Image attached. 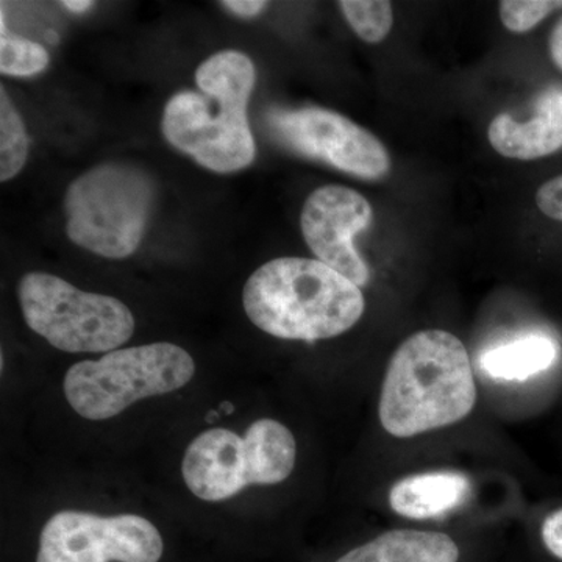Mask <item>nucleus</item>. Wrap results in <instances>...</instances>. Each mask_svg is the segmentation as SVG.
I'll return each instance as SVG.
<instances>
[{"instance_id": "nucleus-1", "label": "nucleus", "mask_w": 562, "mask_h": 562, "mask_svg": "<svg viewBox=\"0 0 562 562\" xmlns=\"http://www.w3.org/2000/svg\"><path fill=\"white\" fill-rule=\"evenodd\" d=\"M257 81L246 54L224 50L195 70L201 92L180 91L166 103L162 135L202 168L232 173L249 168L257 155L247 105Z\"/></svg>"}, {"instance_id": "nucleus-2", "label": "nucleus", "mask_w": 562, "mask_h": 562, "mask_svg": "<svg viewBox=\"0 0 562 562\" xmlns=\"http://www.w3.org/2000/svg\"><path fill=\"white\" fill-rule=\"evenodd\" d=\"M475 402V379L464 344L449 331L424 330L392 355L379 416L394 438H413L465 419Z\"/></svg>"}, {"instance_id": "nucleus-3", "label": "nucleus", "mask_w": 562, "mask_h": 562, "mask_svg": "<svg viewBox=\"0 0 562 562\" xmlns=\"http://www.w3.org/2000/svg\"><path fill=\"white\" fill-rule=\"evenodd\" d=\"M244 312L260 330L290 341H321L349 331L364 314L357 284L312 258H277L251 273Z\"/></svg>"}, {"instance_id": "nucleus-4", "label": "nucleus", "mask_w": 562, "mask_h": 562, "mask_svg": "<svg viewBox=\"0 0 562 562\" xmlns=\"http://www.w3.org/2000/svg\"><path fill=\"white\" fill-rule=\"evenodd\" d=\"M157 198L154 179L127 162H103L69 184L65 198L70 241L99 257L124 260L138 249Z\"/></svg>"}, {"instance_id": "nucleus-5", "label": "nucleus", "mask_w": 562, "mask_h": 562, "mask_svg": "<svg viewBox=\"0 0 562 562\" xmlns=\"http://www.w3.org/2000/svg\"><path fill=\"white\" fill-rule=\"evenodd\" d=\"M194 373V360L180 346L146 344L77 362L66 372L65 395L85 419L106 420L143 398L187 386Z\"/></svg>"}, {"instance_id": "nucleus-6", "label": "nucleus", "mask_w": 562, "mask_h": 562, "mask_svg": "<svg viewBox=\"0 0 562 562\" xmlns=\"http://www.w3.org/2000/svg\"><path fill=\"white\" fill-rule=\"evenodd\" d=\"M18 299L29 328L68 353H109L135 331V317L120 299L77 290L50 273H25Z\"/></svg>"}, {"instance_id": "nucleus-7", "label": "nucleus", "mask_w": 562, "mask_h": 562, "mask_svg": "<svg viewBox=\"0 0 562 562\" xmlns=\"http://www.w3.org/2000/svg\"><path fill=\"white\" fill-rule=\"evenodd\" d=\"M268 124L286 149L358 179L380 180L391 171L382 140L336 111L321 106L272 110Z\"/></svg>"}, {"instance_id": "nucleus-8", "label": "nucleus", "mask_w": 562, "mask_h": 562, "mask_svg": "<svg viewBox=\"0 0 562 562\" xmlns=\"http://www.w3.org/2000/svg\"><path fill=\"white\" fill-rule=\"evenodd\" d=\"M162 550L160 531L144 517L60 512L41 531L36 562H158Z\"/></svg>"}, {"instance_id": "nucleus-9", "label": "nucleus", "mask_w": 562, "mask_h": 562, "mask_svg": "<svg viewBox=\"0 0 562 562\" xmlns=\"http://www.w3.org/2000/svg\"><path fill=\"white\" fill-rule=\"evenodd\" d=\"M372 221V205L364 195L341 184H327L306 199L301 225L306 246L317 260L361 288L371 272L353 239Z\"/></svg>"}, {"instance_id": "nucleus-10", "label": "nucleus", "mask_w": 562, "mask_h": 562, "mask_svg": "<svg viewBox=\"0 0 562 562\" xmlns=\"http://www.w3.org/2000/svg\"><path fill=\"white\" fill-rule=\"evenodd\" d=\"M181 473L192 494L205 502L228 501L258 484L249 439L227 428L201 432L184 452Z\"/></svg>"}, {"instance_id": "nucleus-11", "label": "nucleus", "mask_w": 562, "mask_h": 562, "mask_svg": "<svg viewBox=\"0 0 562 562\" xmlns=\"http://www.w3.org/2000/svg\"><path fill=\"white\" fill-rule=\"evenodd\" d=\"M491 146L513 160H538L562 147V87L547 88L535 102V113L528 121L514 120L512 114H498L492 120Z\"/></svg>"}, {"instance_id": "nucleus-12", "label": "nucleus", "mask_w": 562, "mask_h": 562, "mask_svg": "<svg viewBox=\"0 0 562 562\" xmlns=\"http://www.w3.org/2000/svg\"><path fill=\"white\" fill-rule=\"evenodd\" d=\"M471 492V482L460 472L438 471L406 476L392 486V512L408 519H432L458 508Z\"/></svg>"}, {"instance_id": "nucleus-13", "label": "nucleus", "mask_w": 562, "mask_h": 562, "mask_svg": "<svg viewBox=\"0 0 562 562\" xmlns=\"http://www.w3.org/2000/svg\"><path fill=\"white\" fill-rule=\"evenodd\" d=\"M460 549L436 531L394 530L350 550L336 562H458Z\"/></svg>"}, {"instance_id": "nucleus-14", "label": "nucleus", "mask_w": 562, "mask_h": 562, "mask_svg": "<svg viewBox=\"0 0 562 562\" xmlns=\"http://www.w3.org/2000/svg\"><path fill=\"white\" fill-rule=\"evenodd\" d=\"M558 347L542 335H530L484 351L482 368L492 379L524 382L552 368Z\"/></svg>"}, {"instance_id": "nucleus-15", "label": "nucleus", "mask_w": 562, "mask_h": 562, "mask_svg": "<svg viewBox=\"0 0 562 562\" xmlns=\"http://www.w3.org/2000/svg\"><path fill=\"white\" fill-rule=\"evenodd\" d=\"M29 157V135L20 111L0 88V180L14 179Z\"/></svg>"}, {"instance_id": "nucleus-16", "label": "nucleus", "mask_w": 562, "mask_h": 562, "mask_svg": "<svg viewBox=\"0 0 562 562\" xmlns=\"http://www.w3.org/2000/svg\"><path fill=\"white\" fill-rule=\"evenodd\" d=\"M49 60V54L41 44L7 31L2 13L0 72L11 77H32L43 72Z\"/></svg>"}, {"instance_id": "nucleus-17", "label": "nucleus", "mask_w": 562, "mask_h": 562, "mask_svg": "<svg viewBox=\"0 0 562 562\" xmlns=\"http://www.w3.org/2000/svg\"><path fill=\"white\" fill-rule=\"evenodd\" d=\"M353 32L369 44H379L394 25L391 2L383 0H342L338 3Z\"/></svg>"}, {"instance_id": "nucleus-18", "label": "nucleus", "mask_w": 562, "mask_h": 562, "mask_svg": "<svg viewBox=\"0 0 562 562\" xmlns=\"http://www.w3.org/2000/svg\"><path fill=\"white\" fill-rule=\"evenodd\" d=\"M561 9L560 0H503L501 20L509 32L527 33Z\"/></svg>"}, {"instance_id": "nucleus-19", "label": "nucleus", "mask_w": 562, "mask_h": 562, "mask_svg": "<svg viewBox=\"0 0 562 562\" xmlns=\"http://www.w3.org/2000/svg\"><path fill=\"white\" fill-rule=\"evenodd\" d=\"M538 209L550 220L562 222V176L546 181L536 192Z\"/></svg>"}, {"instance_id": "nucleus-20", "label": "nucleus", "mask_w": 562, "mask_h": 562, "mask_svg": "<svg viewBox=\"0 0 562 562\" xmlns=\"http://www.w3.org/2000/svg\"><path fill=\"white\" fill-rule=\"evenodd\" d=\"M541 535L546 549L562 561V509L550 514L543 520Z\"/></svg>"}, {"instance_id": "nucleus-21", "label": "nucleus", "mask_w": 562, "mask_h": 562, "mask_svg": "<svg viewBox=\"0 0 562 562\" xmlns=\"http://www.w3.org/2000/svg\"><path fill=\"white\" fill-rule=\"evenodd\" d=\"M221 7L239 18H255L266 10L268 2L265 0H224L221 2Z\"/></svg>"}, {"instance_id": "nucleus-22", "label": "nucleus", "mask_w": 562, "mask_h": 562, "mask_svg": "<svg viewBox=\"0 0 562 562\" xmlns=\"http://www.w3.org/2000/svg\"><path fill=\"white\" fill-rule=\"evenodd\" d=\"M549 47L554 65L562 70V18L554 25L552 35H550Z\"/></svg>"}, {"instance_id": "nucleus-23", "label": "nucleus", "mask_w": 562, "mask_h": 562, "mask_svg": "<svg viewBox=\"0 0 562 562\" xmlns=\"http://www.w3.org/2000/svg\"><path fill=\"white\" fill-rule=\"evenodd\" d=\"M63 7H66L69 11H74V13H83V11L90 10L92 7V2L87 0V2H80V0H69V2H61Z\"/></svg>"}]
</instances>
